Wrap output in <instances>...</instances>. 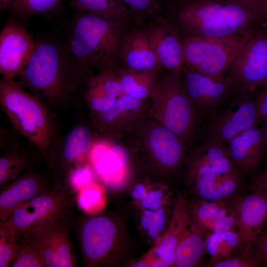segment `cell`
<instances>
[{
    "mask_svg": "<svg viewBox=\"0 0 267 267\" xmlns=\"http://www.w3.org/2000/svg\"><path fill=\"white\" fill-rule=\"evenodd\" d=\"M37 42L35 52L16 76L25 89L58 108L78 105L85 98L93 76L90 67L80 63L66 43L47 39Z\"/></svg>",
    "mask_w": 267,
    "mask_h": 267,
    "instance_id": "1",
    "label": "cell"
},
{
    "mask_svg": "<svg viewBox=\"0 0 267 267\" xmlns=\"http://www.w3.org/2000/svg\"><path fill=\"white\" fill-rule=\"evenodd\" d=\"M189 37L223 38L250 32L266 21L252 0H174Z\"/></svg>",
    "mask_w": 267,
    "mask_h": 267,
    "instance_id": "2",
    "label": "cell"
},
{
    "mask_svg": "<svg viewBox=\"0 0 267 267\" xmlns=\"http://www.w3.org/2000/svg\"><path fill=\"white\" fill-rule=\"evenodd\" d=\"M0 103L14 129L45 156L54 136L53 121L44 103L18 81L3 77Z\"/></svg>",
    "mask_w": 267,
    "mask_h": 267,
    "instance_id": "3",
    "label": "cell"
},
{
    "mask_svg": "<svg viewBox=\"0 0 267 267\" xmlns=\"http://www.w3.org/2000/svg\"><path fill=\"white\" fill-rule=\"evenodd\" d=\"M118 22L87 12H79L71 26L67 47L83 64L111 69L119 48Z\"/></svg>",
    "mask_w": 267,
    "mask_h": 267,
    "instance_id": "4",
    "label": "cell"
},
{
    "mask_svg": "<svg viewBox=\"0 0 267 267\" xmlns=\"http://www.w3.org/2000/svg\"><path fill=\"white\" fill-rule=\"evenodd\" d=\"M254 30L223 38H185L181 41L184 65L210 78L221 79L229 70Z\"/></svg>",
    "mask_w": 267,
    "mask_h": 267,
    "instance_id": "5",
    "label": "cell"
},
{
    "mask_svg": "<svg viewBox=\"0 0 267 267\" xmlns=\"http://www.w3.org/2000/svg\"><path fill=\"white\" fill-rule=\"evenodd\" d=\"M78 237L86 266H110L116 263L122 235L119 223L114 218L94 215L86 219L80 226Z\"/></svg>",
    "mask_w": 267,
    "mask_h": 267,
    "instance_id": "6",
    "label": "cell"
},
{
    "mask_svg": "<svg viewBox=\"0 0 267 267\" xmlns=\"http://www.w3.org/2000/svg\"><path fill=\"white\" fill-rule=\"evenodd\" d=\"M69 194L61 188L37 196L20 205L0 228L18 239L35 227L64 217L69 208Z\"/></svg>",
    "mask_w": 267,
    "mask_h": 267,
    "instance_id": "7",
    "label": "cell"
},
{
    "mask_svg": "<svg viewBox=\"0 0 267 267\" xmlns=\"http://www.w3.org/2000/svg\"><path fill=\"white\" fill-rule=\"evenodd\" d=\"M267 25L254 30L228 70L238 90L250 93L267 85Z\"/></svg>",
    "mask_w": 267,
    "mask_h": 267,
    "instance_id": "8",
    "label": "cell"
},
{
    "mask_svg": "<svg viewBox=\"0 0 267 267\" xmlns=\"http://www.w3.org/2000/svg\"><path fill=\"white\" fill-rule=\"evenodd\" d=\"M64 217L43 223L21 236L24 237L23 241L35 246L47 267H74L77 265Z\"/></svg>",
    "mask_w": 267,
    "mask_h": 267,
    "instance_id": "9",
    "label": "cell"
},
{
    "mask_svg": "<svg viewBox=\"0 0 267 267\" xmlns=\"http://www.w3.org/2000/svg\"><path fill=\"white\" fill-rule=\"evenodd\" d=\"M37 45L32 35L17 18L10 16L0 33V72L14 79L26 66Z\"/></svg>",
    "mask_w": 267,
    "mask_h": 267,
    "instance_id": "10",
    "label": "cell"
},
{
    "mask_svg": "<svg viewBox=\"0 0 267 267\" xmlns=\"http://www.w3.org/2000/svg\"><path fill=\"white\" fill-rule=\"evenodd\" d=\"M93 140L89 130L82 125H77L65 135L54 137L45 157L49 166L56 175L69 178L84 163Z\"/></svg>",
    "mask_w": 267,
    "mask_h": 267,
    "instance_id": "11",
    "label": "cell"
},
{
    "mask_svg": "<svg viewBox=\"0 0 267 267\" xmlns=\"http://www.w3.org/2000/svg\"><path fill=\"white\" fill-rule=\"evenodd\" d=\"M239 96L233 107L219 114L212 122L207 141L226 146L244 131L256 127L261 120L254 98L249 93L238 90Z\"/></svg>",
    "mask_w": 267,
    "mask_h": 267,
    "instance_id": "12",
    "label": "cell"
},
{
    "mask_svg": "<svg viewBox=\"0 0 267 267\" xmlns=\"http://www.w3.org/2000/svg\"><path fill=\"white\" fill-rule=\"evenodd\" d=\"M181 70L185 76L186 90L191 101L204 113L217 109L238 90L235 84L228 75L215 79L184 65Z\"/></svg>",
    "mask_w": 267,
    "mask_h": 267,
    "instance_id": "13",
    "label": "cell"
},
{
    "mask_svg": "<svg viewBox=\"0 0 267 267\" xmlns=\"http://www.w3.org/2000/svg\"><path fill=\"white\" fill-rule=\"evenodd\" d=\"M181 73V70L173 71L163 89L167 97L164 124L167 129L178 137L189 134L194 122L191 101L180 82Z\"/></svg>",
    "mask_w": 267,
    "mask_h": 267,
    "instance_id": "14",
    "label": "cell"
},
{
    "mask_svg": "<svg viewBox=\"0 0 267 267\" xmlns=\"http://www.w3.org/2000/svg\"><path fill=\"white\" fill-rule=\"evenodd\" d=\"M238 220L237 231L242 238L245 253L262 232L267 222V192L259 190L236 200L232 205Z\"/></svg>",
    "mask_w": 267,
    "mask_h": 267,
    "instance_id": "15",
    "label": "cell"
},
{
    "mask_svg": "<svg viewBox=\"0 0 267 267\" xmlns=\"http://www.w3.org/2000/svg\"><path fill=\"white\" fill-rule=\"evenodd\" d=\"M226 146L207 141L195 153L190 165L189 179L192 184L198 178L237 171Z\"/></svg>",
    "mask_w": 267,
    "mask_h": 267,
    "instance_id": "16",
    "label": "cell"
},
{
    "mask_svg": "<svg viewBox=\"0 0 267 267\" xmlns=\"http://www.w3.org/2000/svg\"><path fill=\"white\" fill-rule=\"evenodd\" d=\"M192 219L186 201L179 197L168 228L147 255L150 257H157L150 261L157 259L166 267L174 266L176 249Z\"/></svg>",
    "mask_w": 267,
    "mask_h": 267,
    "instance_id": "17",
    "label": "cell"
},
{
    "mask_svg": "<svg viewBox=\"0 0 267 267\" xmlns=\"http://www.w3.org/2000/svg\"><path fill=\"white\" fill-rule=\"evenodd\" d=\"M146 33L159 65L172 71L181 69L184 65L182 44L173 28L166 23L156 24Z\"/></svg>",
    "mask_w": 267,
    "mask_h": 267,
    "instance_id": "18",
    "label": "cell"
},
{
    "mask_svg": "<svg viewBox=\"0 0 267 267\" xmlns=\"http://www.w3.org/2000/svg\"><path fill=\"white\" fill-rule=\"evenodd\" d=\"M39 175L27 173L2 189L0 195V223L3 222L20 205L48 191Z\"/></svg>",
    "mask_w": 267,
    "mask_h": 267,
    "instance_id": "19",
    "label": "cell"
},
{
    "mask_svg": "<svg viewBox=\"0 0 267 267\" xmlns=\"http://www.w3.org/2000/svg\"><path fill=\"white\" fill-rule=\"evenodd\" d=\"M266 144L263 129L256 126L237 135L226 146L237 168L249 171L260 162Z\"/></svg>",
    "mask_w": 267,
    "mask_h": 267,
    "instance_id": "20",
    "label": "cell"
},
{
    "mask_svg": "<svg viewBox=\"0 0 267 267\" xmlns=\"http://www.w3.org/2000/svg\"><path fill=\"white\" fill-rule=\"evenodd\" d=\"M124 59L127 66L132 70H153L159 65L146 33L135 32L129 36Z\"/></svg>",
    "mask_w": 267,
    "mask_h": 267,
    "instance_id": "21",
    "label": "cell"
},
{
    "mask_svg": "<svg viewBox=\"0 0 267 267\" xmlns=\"http://www.w3.org/2000/svg\"><path fill=\"white\" fill-rule=\"evenodd\" d=\"M237 171L225 174L201 178L192 184L197 195L203 200L220 201L231 196L240 182Z\"/></svg>",
    "mask_w": 267,
    "mask_h": 267,
    "instance_id": "22",
    "label": "cell"
},
{
    "mask_svg": "<svg viewBox=\"0 0 267 267\" xmlns=\"http://www.w3.org/2000/svg\"><path fill=\"white\" fill-rule=\"evenodd\" d=\"M204 236L193 218L177 246L174 266L192 267L197 265L205 252Z\"/></svg>",
    "mask_w": 267,
    "mask_h": 267,
    "instance_id": "23",
    "label": "cell"
},
{
    "mask_svg": "<svg viewBox=\"0 0 267 267\" xmlns=\"http://www.w3.org/2000/svg\"><path fill=\"white\" fill-rule=\"evenodd\" d=\"M149 143L154 157L162 165L174 167L180 161L183 150L180 139L166 128H158L152 131Z\"/></svg>",
    "mask_w": 267,
    "mask_h": 267,
    "instance_id": "24",
    "label": "cell"
},
{
    "mask_svg": "<svg viewBox=\"0 0 267 267\" xmlns=\"http://www.w3.org/2000/svg\"><path fill=\"white\" fill-rule=\"evenodd\" d=\"M205 237V251L210 257L211 264L234 256L239 247L244 246L242 238L235 230L212 233Z\"/></svg>",
    "mask_w": 267,
    "mask_h": 267,
    "instance_id": "25",
    "label": "cell"
},
{
    "mask_svg": "<svg viewBox=\"0 0 267 267\" xmlns=\"http://www.w3.org/2000/svg\"><path fill=\"white\" fill-rule=\"evenodd\" d=\"M62 0H9L6 10L19 20L36 15L51 16L60 12Z\"/></svg>",
    "mask_w": 267,
    "mask_h": 267,
    "instance_id": "26",
    "label": "cell"
},
{
    "mask_svg": "<svg viewBox=\"0 0 267 267\" xmlns=\"http://www.w3.org/2000/svg\"><path fill=\"white\" fill-rule=\"evenodd\" d=\"M71 5L78 12L93 13L117 22L129 12L120 0H71Z\"/></svg>",
    "mask_w": 267,
    "mask_h": 267,
    "instance_id": "27",
    "label": "cell"
},
{
    "mask_svg": "<svg viewBox=\"0 0 267 267\" xmlns=\"http://www.w3.org/2000/svg\"><path fill=\"white\" fill-rule=\"evenodd\" d=\"M78 206L86 214L96 215L105 208L107 202L106 190L102 185L90 181L78 193Z\"/></svg>",
    "mask_w": 267,
    "mask_h": 267,
    "instance_id": "28",
    "label": "cell"
},
{
    "mask_svg": "<svg viewBox=\"0 0 267 267\" xmlns=\"http://www.w3.org/2000/svg\"><path fill=\"white\" fill-rule=\"evenodd\" d=\"M28 156L18 149H12L0 158V187L3 189L8 182L23 171L28 166Z\"/></svg>",
    "mask_w": 267,
    "mask_h": 267,
    "instance_id": "29",
    "label": "cell"
},
{
    "mask_svg": "<svg viewBox=\"0 0 267 267\" xmlns=\"http://www.w3.org/2000/svg\"><path fill=\"white\" fill-rule=\"evenodd\" d=\"M152 70L135 71L129 69L120 71V81L125 94L136 98L146 97L150 91V73Z\"/></svg>",
    "mask_w": 267,
    "mask_h": 267,
    "instance_id": "30",
    "label": "cell"
},
{
    "mask_svg": "<svg viewBox=\"0 0 267 267\" xmlns=\"http://www.w3.org/2000/svg\"><path fill=\"white\" fill-rule=\"evenodd\" d=\"M226 204L224 201L202 199L193 205L190 214L205 236L209 234L217 217Z\"/></svg>",
    "mask_w": 267,
    "mask_h": 267,
    "instance_id": "31",
    "label": "cell"
},
{
    "mask_svg": "<svg viewBox=\"0 0 267 267\" xmlns=\"http://www.w3.org/2000/svg\"><path fill=\"white\" fill-rule=\"evenodd\" d=\"M129 156L128 148L116 145L99 160L96 166L97 170L103 175L114 174L127 165Z\"/></svg>",
    "mask_w": 267,
    "mask_h": 267,
    "instance_id": "32",
    "label": "cell"
},
{
    "mask_svg": "<svg viewBox=\"0 0 267 267\" xmlns=\"http://www.w3.org/2000/svg\"><path fill=\"white\" fill-rule=\"evenodd\" d=\"M140 99L126 94L117 99L113 105L106 112L94 119L97 125L105 130L122 112L137 109L140 104Z\"/></svg>",
    "mask_w": 267,
    "mask_h": 267,
    "instance_id": "33",
    "label": "cell"
},
{
    "mask_svg": "<svg viewBox=\"0 0 267 267\" xmlns=\"http://www.w3.org/2000/svg\"><path fill=\"white\" fill-rule=\"evenodd\" d=\"M19 243V248L12 262V267H47L39 252L32 243L26 241Z\"/></svg>",
    "mask_w": 267,
    "mask_h": 267,
    "instance_id": "34",
    "label": "cell"
},
{
    "mask_svg": "<svg viewBox=\"0 0 267 267\" xmlns=\"http://www.w3.org/2000/svg\"><path fill=\"white\" fill-rule=\"evenodd\" d=\"M19 248L18 240L0 228V267H7L15 258Z\"/></svg>",
    "mask_w": 267,
    "mask_h": 267,
    "instance_id": "35",
    "label": "cell"
},
{
    "mask_svg": "<svg viewBox=\"0 0 267 267\" xmlns=\"http://www.w3.org/2000/svg\"><path fill=\"white\" fill-rule=\"evenodd\" d=\"M238 220L232 206L227 204L221 210L210 229L209 234L227 231H237Z\"/></svg>",
    "mask_w": 267,
    "mask_h": 267,
    "instance_id": "36",
    "label": "cell"
},
{
    "mask_svg": "<svg viewBox=\"0 0 267 267\" xmlns=\"http://www.w3.org/2000/svg\"><path fill=\"white\" fill-rule=\"evenodd\" d=\"M141 224L147 230L149 235L153 237H157L164 228L166 222L165 211L160 208L155 211L145 210L141 217Z\"/></svg>",
    "mask_w": 267,
    "mask_h": 267,
    "instance_id": "37",
    "label": "cell"
},
{
    "mask_svg": "<svg viewBox=\"0 0 267 267\" xmlns=\"http://www.w3.org/2000/svg\"><path fill=\"white\" fill-rule=\"evenodd\" d=\"M133 197L140 201V205L149 210H157L162 206L163 192L161 190H153L147 192L144 187L139 184L133 191Z\"/></svg>",
    "mask_w": 267,
    "mask_h": 267,
    "instance_id": "38",
    "label": "cell"
},
{
    "mask_svg": "<svg viewBox=\"0 0 267 267\" xmlns=\"http://www.w3.org/2000/svg\"><path fill=\"white\" fill-rule=\"evenodd\" d=\"M128 10L141 15L158 14L162 11L158 0H120Z\"/></svg>",
    "mask_w": 267,
    "mask_h": 267,
    "instance_id": "39",
    "label": "cell"
},
{
    "mask_svg": "<svg viewBox=\"0 0 267 267\" xmlns=\"http://www.w3.org/2000/svg\"><path fill=\"white\" fill-rule=\"evenodd\" d=\"M262 264L250 253H243L237 257H231L211 264L213 267H255Z\"/></svg>",
    "mask_w": 267,
    "mask_h": 267,
    "instance_id": "40",
    "label": "cell"
},
{
    "mask_svg": "<svg viewBox=\"0 0 267 267\" xmlns=\"http://www.w3.org/2000/svg\"><path fill=\"white\" fill-rule=\"evenodd\" d=\"M91 178L90 170L84 165L75 170L68 178L70 185L78 192L84 186L91 181Z\"/></svg>",
    "mask_w": 267,
    "mask_h": 267,
    "instance_id": "41",
    "label": "cell"
},
{
    "mask_svg": "<svg viewBox=\"0 0 267 267\" xmlns=\"http://www.w3.org/2000/svg\"><path fill=\"white\" fill-rule=\"evenodd\" d=\"M250 252L262 264H267V231L262 232L256 238Z\"/></svg>",
    "mask_w": 267,
    "mask_h": 267,
    "instance_id": "42",
    "label": "cell"
},
{
    "mask_svg": "<svg viewBox=\"0 0 267 267\" xmlns=\"http://www.w3.org/2000/svg\"><path fill=\"white\" fill-rule=\"evenodd\" d=\"M254 99L261 121L267 122V85L262 87Z\"/></svg>",
    "mask_w": 267,
    "mask_h": 267,
    "instance_id": "43",
    "label": "cell"
},
{
    "mask_svg": "<svg viewBox=\"0 0 267 267\" xmlns=\"http://www.w3.org/2000/svg\"><path fill=\"white\" fill-rule=\"evenodd\" d=\"M252 189L255 191L267 190V168L256 178Z\"/></svg>",
    "mask_w": 267,
    "mask_h": 267,
    "instance_id": "44",
    "label": "cell"
},
{
    "mask_svg": "<svg viewBox=\"0 0 267 267\" xmlns=\"http://www.w3.org/2000/svg\"><path fill=\"white\" fill-rule=\"evenodd\" d=\"M258 8L266 21L267 17V0H252Z\"/></svg>",
    "mask_w": 267,
    "mask_h": 267,
    "instance_id": "45",
    "label": "cell"
},
{
    "mask_svg": "<svg viewBox=\"0 0 267 267\" xmlns=\"http://www.w3.org/2000/svg\"><path fill=\"white\" fill-rule=\"evenodd\" d=\"M9 0H0V6L1 10H6Z\"/></svg>",
    "mask_w": 267,
    "mask_h": 267,
    "instance_id": "46",
    "label": "cell"
},
{
    "mask_svg": "<svg viewBox=\"0 0 267 267\" xmlns=\"http://www.w3.org/2000/svg\"><path fill=\"white\" fill-rule=\"evenodd\" d=\"M262 129L263 130L266 142L267 144V122L265 123V125Z\"/></svg>",
    "mask_w": 267,
    "mask_h": 267,
    "instance_id": "47",
    "label": "cell"
},
{
    "mask_svg": "<svg viewBox=\"0 0 267 267\" xmlns=\"http://www.w3.org/2000/svg\"><path fill=\"white\" fill-rule=\"evenodd\" d=\"M266 22L267 23V17L266 18Z\"/></svg>",
    "mask_w": 267,
    "mask_h": 267,
    "instance_id": "48",
    "label": "cell"
},
{
    "mask_svg": "<svg viewBox=\"0 0 267 267\" xmlns=\"http://www.w3.org/2000/svg\"><path fill=\"white\" fill-rule=\"evenodd\" d=\"M266 190V191H267V190Z\"/></svg>",
    "mask_w": 267,
    "mask_h": 267,
    "instance_id": "49",
    "label": "cell"
}]
</instances>
